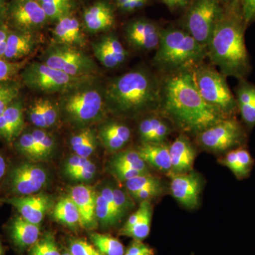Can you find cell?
Returning a JSON list of instances; mask_svg holds the SVG:
<instances>
[{
    "mask_svg": "<svg viewBox=\"0 0 255 255\" xmlns=\"http://www.w3.org/2000/svg\"><path fill=\"white\" fill-rule=\"evenodd\" d=\"M137 1H141V2L146 4H147V1H148V0H137Z\"/></svg>",
    "mask_w": 255,
    "mask_h": 255,
    "instance_id": "60",
    "label": "cell"
},
{
    "mask_svg": "<svg viewBox=\"0 0 255 255\" xmlns=\"http://www.w3.org/2000/svg\"><path fill=\"white\" fill-rule=\"evenodd\" d=\"M159 113L183 131L196 135L229 118L201 97L196 86L192 70L167 74L162 79Z\"/></svg>",
    "mask_w": 255,
    "mask_h": 255,
    "instance_id": "1",
    "label": "cell"
},
{
    "mask_svg": "<svg viewBox=\"0 0 255 255\" xmlns=\"http://www.w3.org/2000/svg\"><path fill=\"white\" fill-rule=\"evenodd\" d=\"M6 16L17 31L32 32L44 26L48 18L36 0H14L7 5Z\"/></svg>",
    "mask_w": 255,
    "mask_h": 255,
    "instance_id": "12",
    "label": "cell"
},
{
    "mask_svg": "<svg viewBox=\"0 0 255 255\" xmlns=\"http://www.w3.org/2000/svg\"><path fill=\"white\" fill-rule=\"evenodd\" d=\"M53 217L57 222L75 230L80 226V213L70 196L62 198L53 209Z\"/></svg>",
    "mask_w": 255,
    "mask_h": 255,
    "instance_id": "31",
    "label": "cell"
},
{
    "mask_svg": "<svg viewBox=\"0 0 255 255\" xmlns=\"http://www.w3.org/2000/svg\"><path fill=\"white\" fill-rule=\"evenodd\" d=\"M32 135L34 137L37 142L38 148L41 151L42 156L45 160H47L51 157L54 152L55 148V141L53 137L47 131L42 130L41 128L31 131Z\"/></svg>",
    "mask_w": 255,
    "mask_h": 255,
    "instance_id": "42",
    "label": "cell"
},
{
    "mask_svg": "<svg viewBox=\"0 0 255 255\" xmlns=\"http://www.w3.org/2000/svg\"><path fill=\"white\" fill-rule=\"evenodd\" d=\"M70 146L75 155L89 158L95 152L97 139L95 132L90 128H85L74 135L70 139Z\"/></svg>",
    "mask_w": 255,
    "mask_h": 255,
    "instance_id": "32",
    "label": "cell"
},
{
    "mask_svg": "<svg viewBox=\"0 0 255 255\" xmlns=\"http://www.w3.org/2000/svg\"><path fill=\"white\" fill-rule=\"evenodd\" d=\"M20 84L14 80L0 83V117L19 95Z\"/></svg>",
    "mask_w": 255,
    "mask_h": 255,
    "instance_id": "41",
    "label": "cell"
},
{
    "mask_svg": "<svg viewBox=\"0 0 255 255\" xmlns=\"http://www.w3.org/2000/svg\"><path fill=\"white\" fill-rule=\"evenodd\" d=\"M59 114V107L47 99L35 101L28 111L31 123L41 129L53 127L58 122Z\"/></svg>",
    "mask_w": 255,
    "mask_h": 255,
    "instance_id": "28",
    "label": "cell"
},
{
    "mask_svg": "<svg viewBox=\"0 0 255 255\" xmlns=\"http://www.w3.org/2000/svg\"><path fill=\"white\" fill-rule=\"evenodd\" d=\"M196 86L201 97L209 105L216 107L227 117L238 112L234 94L224 76L214 65L201 63L192 69Z\"/></svg>",
    "mask_w": 255,
    "mask_h": 255,
    "instance_id": "5",
    "label": "cell"
},
{
    "mask_svg": "<svg viewBox=\"0 0 255 255\" xmlns=\"http://www.w3.org/2000/svg\"><path fill=\"white\" fill-rule=\"evenodd\" d=\"M226 9H241L240 0H219Z\"/></svg>",
    "mask_w": 255,
    "mask_h": 255,
    "instance_id": "54",
    "label": "cell"
},
{
    "mask_svg": "<svg viewBox=\"0 0 255 255\" xmlns=\"http://www.w3.org/2000/svg\"><path fill=\"white\" fill-rule=\"evenodd\" d=\"M40 3L47 17L53 21L70 14L72 6L71 0H41Z\"/></svg>",
    "mask_w": 255,
    "mask_h": 255,
    "instance_id": "37",
    "label": "cell"
},
{
    "mask_svg": "<svg viewBox=\"0 0 255 255\" xmlns=\"http://www.w3.org/2000/svg\"><path fill=\"white\" fill-rule=\"evenodd\" d=\"M114 211L113 186L107 185L97 193L96 199V216L102 228L108 229L117 226Z\"/></svg>",
    "mask_w": 255,
    "mask_h": 255,
    "instance_id": "29",
    "label": "cell"
},
{
    "mask_svg": "<svg viewBox=\"0 0 255 255\" xmlns=\"http://www.w3.org/2000/svg\"><path fill=\"white\" fill-rule=\"evenodd\" d=\"M191 0H177L179 8H184L190 4Z\"/></svg>",
    "mask_w": 255,
    "mask_h": 255,
    "instance_id": "57",
    "label": "cell"
},
{
    "mask_svg": "<svg viewBox=\"0 0 255 255\" xmlns=\"http://www.w3.org/2000/svg\"><path fill=\"white\" fill-rule=\"evenodd\" d=\"M28 255H61L54 235L46 233L30 248Z\"/></svg>",
    "mask_w": 255,
    "mask_h": 255,
    "instance_id": "40",
    "label": "cell"
},
{
    "mask_svg": "<svg viewBox=\"0 0 255 255\" xmlns=\"http://www.w3.org/2000/svg\"><path fill=\"white\" fill-rule=\"evenodd\" d=\"M13 145L18 153L24 156L31 162L44 161L31 132L21 133L15 140Z\"/></svg>",
    "mask_w": 255,
    "mask_h": 255,
    "instance_id": "36",
    "label": "cell"
},
{
    "mask_svg": "<svg viewBox=\"0 0 255 255\" xmlns=\"http://www.w3.org/2000/svg\"><path fill=\"white\" fill-rule=\"evenodd\" d=\"M235 97L237 102L238 112L249 129L255 126V85L247 80H239L235 88Z\"/></svg>",
    "mask_w": 255,
    "mask_h": 255,
    "instance_id": "24",
    "label": "cell"
},
{
    "mask_svg": "<svg viewBox=\"0 0 255 255\" xmlns=\"http://www.w3.org/2000/svg\"><path fill=\"white\" fill-rule=\"evenodd\" d=\"M164 192V188H157V189H144L135 191L130 194L132 199L140 201H149L151 199L160 196Z\"/></svg>",
    "mask_w": 255,
    "mask_h": 255,
    "instance_id": "50",
    "label": "cell"
},
{
    "mask_svg": "<svg viewBox=\"0 0 255 255\" xmlns=\"http://www.w3.org/2000/svg\"><path fill=\"white\" fill-rule=\"evenodd\" d=\"M10 241L18 251L31 248L39 240L40 226L28 222L19 214L14 215L6 226Z\"/></svg>",
    "mask_w": 255,
    "mask_h": 255,
    "instance_id": "19",
    "label": "cell"
},
{
    "mask_svg": "<svg viewBox=\"0 0 255 255\" xmlns=\"http://www.w3.org/2000/svg\"><path fill=\"white\" fill-rule=\"evenodd\" d=\"M36 46V40L32 33L10 30L6 41L4 59L16 61L22 59L33 51Z\"/></svg>",
    "mask_w": 255,
    "mask_h": 255,
    "instance_id": "26",
    "label": "cell"
},
{
    "mask_svg": "<svg viewBox=\"0 0 255 255\" xmlns=\"http://www.w3.org/2000/svg\"><path fill=\"white\" fill-rule=\"evenodd\" d=\"M92 161L89 158L80 157L77 155L70 156L64 165V171L66 175L74 172L80 167L86 166L87 164L90 163Z\"/></svg>",
    "mask_w": 255,
    "mask_h": 255,
    "instance_id": "49",
    "label": "cell"
},
{
    "mask_svg": "<svg viewBox=\"0 0 255 255\" xmlns=\"http://www.w3.org/2000/svg\"><path fill=\"white\" fill-rule=\"evenodd\" d=\"M90 241L95 248L104 255H124L125 248L117 238L107 234L91 233Z\"/></svg>",
    "mask_w": 255,
    "mask_h": 255,
    "instance_id": "34",
    "label": "cell"
},
{
    "mask_svg": "<svg viewBox=\"0 0 255 255\" xmlns=\"http://www.w3.org/2000/svg\"><path fill=\"white\" fill-rule=\"evenodd\" d=\"M219 162L231 169L239 179L248 177L253 165V159L250 152L246 149L240 147L228 151Z\"/></svg>",
    "mask_w": 255,
    "mask_h": 255,
    "instance_id": "30",
    "label": "cell"
},
{
    "mask_svg": "<svg viewBox=\"0 0 255 255\" xmlns=\"http://www.w3.org/2000/svg\"><path fill=\"white\" fill-rule=\"evenodd\" d=\"M155 251L142 241L133 240L125 250L124 255H155Z\"/></svg>",
    "mask_w": 255,
    "mask_h": 255,
    "instance_id": "47",
    "label": "cell"
},
{
    "mask_svg": "<svg viewBox=\"0 0 255 255\" xmlns=\"http://www.w3.org/2000/svg\"><path fill=\"white\" fill-rule=\"evenodd\" d=\"M113 191L114 204H115L114 216H115L116 223L118 225L133 207L134 203L131 196L128 191L114 187Z\"/></svg>",
    "mask_w": 255,
    "mask_h": 255,
    "instance_id": "38",
    "label": "cell"
},
{
    "mask_svg": "<svg viewBox=\"0 0 255 255\" xmlns=\"http://www.w3.org/2000/svg\"><path fill=\"white\" fill-rule=\"evenodd\" d=\"M36 1H41V0H36Z\"/></svg>",
    "mask_w": 255,
    "mask_h": 255,
    "instance_id": "61",
    "label": "cell"
},
{
    "mask_svg": "<svg viewBox=\"0 0 255 255\" xmlns=\"http://www.w3.org/2000/svg\"><path fill=\"white\" fill-rule=\"evenodd\" d=\"M247 26L241 9H226L207 46V56L226 78L246 79L252 71L247 49Z\"/></svg>",
    "mask_w": 255,
    "mask_h": 255,
    "instance_id": "3",
    "label": "cell"
},
{
    "mask_svg": "<svg viewBox=\"0 0 255 255\" xmlns=\"http://www.w3.org/2000/svg\"><path fill=\"white\" fill-rule=\"evenodd\" d=\"M10 29L6 25L0 26V58L4 59L5 50H6V41L9 36Z\"/></svg>",
    "mask_w": 255,
    "mask_h": 255,
    "instance_id": "52",
    "label": "cell"
},
{
    "mask_svg": "<svg viewBox=\"0 0 255 255\" xmlns=\"http://www.w3.org/2000/svg\"><path fill=\"white\" fill-rule=\"evenodd\" d=\"M111 167H130L141 171L145 174H150L147 164L139 155L136 150L121 151L112 157L110 164Z\"/></svg>",
    "mask_w": 255,
    "mask_h": 255,
    "instance_id": "33",
    "label": "cell"
},
{
    "mask_svg": "<svg viewBox=\"0 0 255 255\" xmlns=\"http://www.w3.org/2000/svg\"><path fill=\"white\" fill-rule=\"evenodd\" d=\"M68 251L72 255H104L93 244L80 238H73L69 242Z\"/></svg>",
    "mask_w": 255,
    "mask_h": 255,
    "instance_id": "44",
    "label": "cell"
},
{
    "mask_svg": "<svg viewBox=\"0 0 255 255\" xmlns=\"http://www.w3.org/2000/svg\"><path fill=\"white\" fill-rule=\"evenodd\" d=\"M48 181L46 169L31 161L15 164L9 169L4 182L11 196H20L39 193Z\"/></svg>",
    "mask_w": 255,
    "mask_h": 255,
    "instance_id": "11",
    "label": "cell"
},
{
    "mask_svg": "<svg viewBox=\"0 0 255 255\" xmlns=\"http://www.w3.org/2000/svg\"><path fill=\"white\" fill-rule=\"evenodd\" d=\"M137 151L146 164L164 173L172 172L169 146L167 144L142 142Z\"/></svg>",
    "mask_w": 255,
    "mask_h": 255,
    "instance_id": "27",
    "label": "cell"
},
{
    "mask_svg": "<svg viewBox=\"0 0 255 255\" xmlns=\"http://www.w3.org/2000/svg\"><path fill=\"white\" fill-rule=\"evenodd\" d=\"M23 83L28 88L43 93H66L91 82L93 77H75L50 68L44 63L33 62L25 65L21 73Z\"/></svg>",
    "mask_w": 255,
    "mask_h": 255,
    "instance_id": "6",
    "label": "cell"
},
{
    "mask_svg": "<svg viewBox=\"0 0 255 255\" xmlns=\"http://www.w3.org/2000/svg\"><path fill=\"white\" fill-rule=\"evenodd\" d=\"M24 128L23 101L18 97L0 117V138L9 145L22 133Z\"/></svg>",
    "mask_w": 255,
    "mask_h": 255,
    "instance_id": "18",
    "label": "cell"
},
{
    "mask_svg": "<svg viewBox=\"0 0 255 255\" xmlns=\"http://www.w3.org/2000/svg\"><path fill=\"white\" fill-rule=\"evenodd\" d=\"M244 128L233 117L211 126L196 135L198 144L213 152H223L240 147L246 141Z\"/></svg>",
    "mask_w": 255,
    "mask_h": 255,
    "instance_id": "10",
    "label": "cell"
},
{
    "mask_svg": "<svg viewBox=\"0 0 255 255\" xmlns=\"http://www.w3.org/2000/svg\"><path fill=\"white\" fill-rule=\"evenodd\" d=\"M0 255H5V252L4 248H3L1 242L0 241Z\"/></svg>",
    "mask_w": 255,
    "mask_h": 255,
    "instance_id": "58",
    "label": "cell"
},
{
    "mask_svg": "<svg viewBox=\"0 0 255 255\" xmlns=\"http://www.w3.org/2000/svg\"><path fill=\"white\" fill-rule=\"evenodd\" d=\"M70 197L80 213V226L87 231L96 229L99 223L96 216L97 193L95 190L85 184H78L70 189Z\"/></svg>",
    "mask_w": 255,
    "mask_h": 255,
    "instance_id": "17",
    "label": "cell"
},
{
    "mask_svg": "<svg viewBox=\"0 0 255 255\" xmlns=\"http://www.w3.org/2000/svg\"><path fill=\"white\" fill-rule=\"evenodd\" d=\"M152 215V206L150 201H147L143 214L137 223L131 228L119 235L131 238L135 241H144L150 234Z\"/></svg>",
    "mask_w": 255,
    "mask_h": 255,
    "instance_id": "35",
    "label": "cell"
},
{
    "mask_svg": "<svg viewBox=\"0 0 255 255\" xmlns=\"http://www.w3.org/2000/svg\"><path fill=\"white\" fill-rule=\"evenodd\" d=\"M206 57L207 47L200 44L184 28H162L152 63L160 71L169 74L192 70Z\"/></svg>",
    "mask_w": 255,
    "mask_h": 255,
    "instance_id": "4",
    "label": "cell"
},
{
    "mask_svg": "<svg viewBox=\"0 0 255 255\" xmlns=\"http://www.w3.org/2000/svg\"><path fill=\"white\" fill-rule=\"evenodd\" d=\"M7 5L5 0H0V26L4 24V20L6 16Z\"/></svg>",
    "mask_w": 255,
    "mask_h": 255,
    "instance_id": "55",
    "label": "cell"
},
{
    "mask_svg": "<svg viewBox=\"0 0 255 255\" xmlns=\"http://www.w3.org/2000/svg\"><path fill=\"white\" fill-rule=\"evenodd\" d=\"M169 9H176L179 8L177 0H160Z\"/></svg>",
    "mask_w": 255,
    "mask_h": 255,
    "instance_id": "56",
    "label": "cell"
},
{
    "mask_svg": "<svg viewBox=\"0 0 255 255\" xmlns=\"http://www.w3.org/2000/svg\"><path fill=\"white\" fill-rule=\"evenodd\" d=\"M26 65V62L9 61L0 58V83L13 80L21 73Z\"/></svg>",
    "mask_w": 255,
    "mask_h": 255,
    "instance_id": "43",
    "label": "cell"
},
{
    "mask_svg": "<svg viewBox=\"0 0 255 255\" xmlns=\"http://www.w3.org/2000/svg\"><path fill=\"white\" fill-rule=\"evenodd\" d=\"M126 187L129 194L144 189L163 188L162 180L150 174H143L127 181Z\"/></svg>",
    "mask_w": 255,
    "mask_h": 255,
    "instance_id": "39",
    "label": "cell"
},
{
    "mask_svg": "<svg viewBox=\"0 0 255 255\" xmlns=\"http://www.w3.org/2000/svg\"><path fill=\"white\" fill-rule=\"evenodd\" d=\"M97 167L94 162H90L86 166L80 167L68 174V177L78 182H87L92 180L95 177Z\"/></svg>",
    "mask_w": 255,
    "mask_h": 255,
    "instance_id": "45",
    "label": "cell"
},
{
    "mask_svg": "<svg viewBox=\"0 0 255 255\" xmlns=\"http://www.w3.org/2000/svg\"><path fill=\"white\" fill-rule=\"evenodd\" d=\"M117 6L122 11L132 12L135 10L143 7L145 4L137 0H115Z\"/></svg>",
    "mask_w": 255,
    "mask_h": 255,
    "instance_id": "51",
    "label": "cell"
},
{
    "mask_svg": "<svg viewBox=\"0 0 255 255\" xmlns=\"http://www.w3.org/2000/svg\"><path fill=\"white\" fill-rule=\"evenodd\" d=\"M162 28L150 20L140 18L128 24L126 37L130 46L135 49L151 51L156 50L160 41Z\"/></svg>",
    "mask_w": 255,
    "mask_h": 255,
    "instance_id": "14",
    "label": "cell"
},
{
    "mask_svg": "<svg viewBox=\"0 0 255 255\" xmlns=\"http://www.w3.org/2000/svg\"><path fill=\"white\" fill-rule=\"evenodd\" d=\"M92 51L97 60L108 69L120 66L128 56L122 42L113 33L105 35L92 43Z\"/></svg>",
    "mask_w": 255,
    "mask_h": 255,
    "instance_id": "16",
    "label": "cell"
},
{
    "mask_svg": "<svg viewBox=\"0 0 255 255\" xmlns=\"http://www.w3.org/2000/svg\"><path fill=\"white\" fill-rule=\"evenodd\" d=\"M90 82L65 93L61 108L73 123L85 125L97 120L105 107L104 90L90 86Z\"/></svg>",
    "mask_w": 255,
    "mask_h": 255,
    "instance_id": "7",
    "label": "cell"
},
{
    "mask_svg": "<svg viewBox=\"0 0 255 255\" xmlns=\"http://www.w3.org/2000/svg\"><path fill=\"white\" fill-rule=\"evenodd\" d=\"M61 255H72L70 254V252L68 251H64L63 253H61Z\"/></svg>",
    "mask_w": 255,
    "mask_h": 255,
    "instance_id": "59",
    "label": "cell"
},
{
    "mask_svg": "<svg viewBox=\"0 0 255 255\" xmlns=\"http://www.w3.org/2000/svg\"><path fill=\"white\" fill-rule=\"evenodd\" d=\"M131 137V130L125 124L119 122H107L100 127L99 140L107 150L118 152L128 143Z\"/></svg>",
    "mask_w": 255,
    "mask_h": 255,
    "instance_id": "23",
    "label": "cell"
},
{
    "mask_svg": "<svg viewBox=\"0 0 255 255\" xmlns=\"http://www.w3.org/2000/svg\"><path fill=\"white\" fill-rule=\"evenodd\" d=\"M9 169V164L6 157L0 152V186L4 182Z\"/></svg>",
    "mask_w": 255,
    "mask_h": 255,
    "instance_id": "53",
    "label": "cell"
},
{
    "mask_svg": "<svg viewBox=\"0 0 255 255\" xmlns=\"http://www.w3.org/2000/svg\"><path fill=\"white\" fill-rule=\"evenodd\" d=\"M169 154L172 164L170 174H184L191 172L194 166L196 152L190 140L185 135L182 134L179 135L169 145Z\"/></svg>",
    "mask_w": 255,
    "mask_h": 255,
    "instance_id": "20",
    "label": "cell"
},
{
    "mask_svg": "<svg viewBox=\"0 0 255 255\" xmlns=\"http://www.w3.org/2000/svg\"><path fill=\"white\" fill-rule=\"evenodd\" d=\"M242 15L247 27L255 21V0H240Z\"/></svg>",
    "mask_w": 255,
    "mask_h": 255,
    "instance_id": "48",
    "label": "cell"
},
{
    "mask_svg": "<svg viewBox=\"0 0 255 255\" xmlns=\"http://www.w3.org/2000/svg\"><path fill=\"white\" fill-rule=\"evenodd\" d=\"M54 43L68 46L83 47L85 46V38L82 31L80 21L68 14L57 21L53 31Z\"/></svg>",
    "mask_w": 255,
    "mask_h": 255,
    "instance_id": "21",
    "label": "cell"
},
{
    "mask_svg": "<svg viewBox=\"0 0 255 255\" xmlns=\"http://www.w3.org/2000/svg\"><path fill=\"white\" fill-rule=\"evenodd\" d=\"M162 85L149 69H133L111 80L104 90L105 105L119 115L159 112Z\"/></svg>",
    "mask_w": 255,
    "mask_h": 255,
    "instance_id": "2",
    "label": "cell"
},
{
    "mask_svg": "<svg viewBox=\"0 0 255 255\" xmlns=\"http://www.w3.org/2000/svg\"><path fill=\"white\" fill-rule=\"evenodd\" d=\"M110 170L114 177L121 182H126L132 178L147 174L141 171L137 170V169L126 167H111Z\"/></svg>",
    "mask_w": 255,
    "mask_h": 255,
    "instance_id": "46",
    "label": "cell"
},
{
    "mask_svg": "<svg viewBox=\"0 0 255 255\" xmlns=\"http://www.w3.org/2000/svg\"><path fill=\"white\" fill-rule=\"evenodd\" d=\"M41 63L75 77H93L97 70L95 61L75 46L53 43L41 56Z\"/></svg>",
    "mask_w": 255,
    "mask_h": 255,
    "instance_id": "9",
    "label": "cell"
},
{
    "mask_svg": "<svg viewBox=\"0 0 255 255\" xmlns=\"http://www.w3.org/2000/svg\"><path fill=\"white\" fill-rule=\"evenodd\" d=\"M189 5L184 29L200 44L207 47L226 9L219 0H191Z\"/></svg>",
    "mask_w": 255,
    "mask_h": 255,
    "instance_id": "8",
    "label": "cell"
},
{
    "mask_svg": "<svg viewBox=\"0 0 255 255\" xmlns=\"http://www.w3.org/2000/svg\"><path fill=\"white\" fill-rule=\"evenodd\" d=\"M2 203L12 206L18 214L28 222L40 226L48 211L53 207L51 196L43 194L9 196L1 200Z\"/></svg>",
    "mask_w": 255,
    "mask_h": 255,
    "instance_id": "13",
    "label": "cell"
},
{
    "mask_svg": "<svg viewBox=\"0 0 255 255\" xmlns=\"http://www.w3.org/2000/svg\"><path fill=\"white\" fill-rule=\"evenodd\" d=\"M164 117L159 115L147 116L142 119L138 126V132L142 142L145 143H163L169 134L172 128Z\"/></svg>",
    "mask_w": 255,
    "mask_h": 255,
    "instance_id": "25",
    "label": "cell"
},
{
    "mask_svg": "<svg viewBox=\"0 0 255 255\" xmlns=\"http://www.w3.org/2000/svg\"><path fill=\"white\" fill-rule=\"evenodd\" d=\"M83 21L90 33L108 31L115 23L114 10L106 1H99L85 9Z\"/></svg>",
    "mask_w": 255,
    "mask_h": 255,
    "instance_id": "22",
    "label": "cell"
},
{
    "mask_svg": "<svg viewBox=\"0 0 255 255\" xmlns=\"http://www.w3.org/2000/svg\"><path fill=\"white\" fill-rule=\"evenodd\" d=\"M171 194L184 207L194 209L199 204L201 190L200 177L194 172L170 174Z\"/></svg>",
    "mask_w": 255,
    "mask_h": 255,
    "instance_id": "15",
    "label": "cell"
}]
</instances>
